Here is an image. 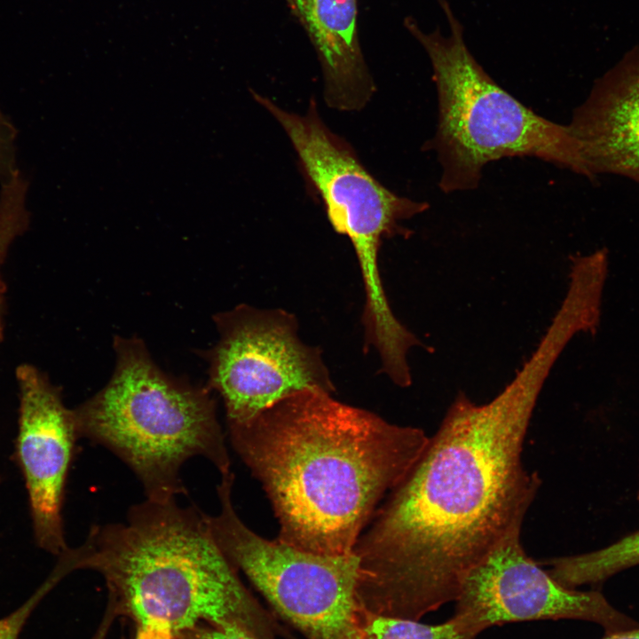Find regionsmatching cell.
Wrapping results in <instances>:
<instances>
[{"mask_svg":"<svg viewBox=\"0 0 639 639\" xmlns=\"http://www.w3.org/2000/svg\"><path fill=\"white\" fill-rule=\"evenodd\" d=\"M116 618L117 615L113 606L109 603H107L102 619L91 639H106L109 629Z\"/></svg>","mask_w":639,"mask_h":639,"instance_id":"ffe728a7","label":"cell"},{"mask_svg":"<svg viewBox=\"0 0 639 639\" xmlns=\"http://www.w3.org/2000/svg\"><path fill=\"white\" fill-rule=\"evenodd\" d=\"M227 430L272 503L277 540L327 556L353 553L379 503L429 441L419 428L319 390L288 395Z\"/></svg>","mask_w":639,"mask_h":639,"instance_id":"7a4b0ae2","label":"cell"},{"mask_svg":"<svg viewBox=\"0 0 639 639\" xmlns=\"http://www.w3.org/2000/svg\"><path fill=\"white\" fill-rule=\"evenodd\" d=\"M17 238L15 231L9 225L0 223V266L6 256V253ZM5 310V286L0 276V343L4 334V320Z\"/></svg>","mask_w":639,"mask_h":639,"instance_id":"ac0fdd59","label":"cell"},{"mask_svg":"<svg viewBox=\"0 0 639 639\" xmlns=\"http://www.w3.org/2000/svg\"><path fill=\"white\" fill-rule=\"evenodd\" d=\"M317 51L324 98L339 111H358L375 87L357 36V0H288Z\"/></svg>","mask_w":639,"mask_h":639,"instance_id":"7c38bea8","label":"cell"},{"mask_svg":"<svg viewBox=\"0 0 639 639\" xmlns=\"http://www.w3.org/2000/svg\"><path fill=\"white\" fill-rule=\"evenodd\" d=\"M363 639H477L464 631L451 618L440 624L387 617L366 610L362 627Z\"/></svg>","mask_w":639,"mask_h":639,"instance_id":"5bb4252c","label":"cell"},{"mask_svg":"<svg viewBox=\"0 0 639 639\" xmlns=\"http://www.w3.org/2000/svg\"><path fill=\"white\" fill-rule=\"evenodd\" d=\"M234 475L221 474L220 510L208 515L212 536L232 564L306 639H363L355 553L327 556L270 540L248 528L232 500Z\"/></svg>","mask_w":639,"mask_h":639,"instance_id":"8992f818","label":"cell"},{"mask_svg":"<svg viewBox=\"0 0 639 639\" xmlns=\"http://www.w3.org/2000/svg\"><path fill=\"white\" fill-rule=\"evenodd\" d=\"M63 579L77 570L99 573L117 617L174 635L207 624L251 639H275L276 624L247 589L215 541L208 515L176 499H146L125 521L91 527L53 568Z\"/></svg>","mask_w":639,"mask_h":639,"instance_id":"3957f363","label":"cell"},{"mask_svg":"<svg viewBox=\"0 0 639 639\" xmlns=\"http://www.w3.org/2000/svg\"><path fill=\"white\" fill-rule=\"evenodd\" d=\"M448 24L424 31L406 20L426 51L438 95V125L428 145L442 167L445 193L477 187L488 162L532 156L594 178L569 125L547 120L500 87L468 48L464 28L448 0H437Z\"/></svg>","mask_w":639,"mask_h":639,"instance_id":"5b68a950","label":"cell"},{"mask_svg":"<svg viewBox=\"0 0 639 639\" xmlns=\"http://www.w3.org/2000/svg\"><path fill=\"white\" fill-rule=\"evenodd\" d=\"M54 587V583L47 578L22 605L0 619V639H19L34 610Z\"/></svg>","mask_w":639,"mask_h":639,"instance_id":"9a60e30c","label":"cell"},{"mask_svg":"<svg viewBox=\"0 0 639 639\" xmlns=\"http://www.w3.org/2000/svg\"><path fill=\"white\" fill-rule=\"evenodd\" d=\"M569 127L594 177L610 173L639 183V47L596 81Z\"/></svg>","mask_w":639,"mask_h":639,"instance_id":"8fae6325","label":"cell"},{"mask_svg":"<svg viewBox=\"0 0 639 639\" xmlns=\"http://www.w3.org/2000/svg\"><path fill=\"white\" fill-rule=\"evenodd\" d=\"M551 369L532 354L491 401L454 398L354 548L367 611L420 620L455 602L470 572L522 528L540 486L523 465V446Z\"/></svg>","mask_w":639,"mask_h":639,"instance_id":"6da1fadb","label":"cell"},{"mask_svg":"<svg viewBox=\"0 0 639 639\" xmlns=\"http://www.w3.org/2000/svg\"><path fill=\"white\" fill-rule=\"evenodd\" d=\"M17 130L0 108V181L10 178L16 168Z\"/></svg>","mask_w":639,"mask_h":639,"instance_id":"2e32d148","label":"cell"},{"mask_svg":"<svg viewBox=\"0 0 639 639\" xmlns=\"http://www.w3.org/2000/svg\"><path fill=\"white\" fill-rule=\"evenodd\" d=\"M135 639H176V637L168 629L143 626L136 627Z\"/></svg>","mask_w":639,"mask_h":639,"instance_id":"d6986e66","label":"cell"},{"mask_svg":"<svg viewBox=\"0 0 639 639\" xmlns=\"http://www.w3.org/2000/svg\"><path fill=\"white\" fill-rule=\"evenodd\" d=\"M175 637L176 639H251L243 634L207 624H201L183 630L177 634Z\"/></svg>","mask_w":639,"mask_h":639,"instance_id":"e0dca14e","label":"cell"},{"mask_svg":"<svg viewBox=\"0 0 639 639\" xmlns=\"http://www.w3.org/2000/svg\"><path fill=\"white\" fill-rule=\"evenodd\" d=\"M548 572L561 584L576 588L596 585L614 574L639 564V531L604 548L548 562Z\"/></svg>","mask_w":639,"mask_h":639,"instance_id":"4fadbf2b","label":"cell"},{"mask_svg":"<svg viewBox=\"0 0 639 639\" xmlns=\"http://www.w3.org/2000/svg\"><path fill=\"white\" fill-rule=\"evenodd\" d=\"M251 94L286 132L334 230L352 244L365 291L362 319L371 325L387 323L393 312L379 271L382 241L407 235L400 222L425 211L428 203L397 195L375 179L350 145L322 122L313 99L306 114H298Z\"/></svg>","mask_w":639,"mask_h":639,"instance_id":"52a82bcc","label":"cell"},{"mask_svg":"<svg viewBox=\"0 0 639 639\" xmlns=\"http://www.w3.org/2000/svg\"><path fill=\"white\" fill-rule=\"evenodd\" d=\"M108 383L73 410L78 438L110 450L134 472L146 499L186 493L180 470L194 456L231 471L225 434L208 391L178 383L154 363L142 343L115 341Z\"/></svg>","mask_w":639,"mask_h":639,"instance_id":"277c9868","label":"cell"},{"mask_svg":"<svg viewBox=\"0 0 639 639\" xmlns=\"http://www.w3.org/2000/svg\"><path fill=\"white\" fill-rule=\"evenodd\" d=\"M216 322L220 339L210 355V386L223 398L227 426L300 390L335 391L321 350L301 340L293 313L241 304Z\"/></svg>","mask_w":639,"mask_h":639,"instance_id":"ba28073f","label":"cell"},{"mask_svg":"<svg viewBox=\"0 0 639 639\" xmlns=\"http://www.w3.org/2000/svg\"><path fill=\"white\" fill-rule=\"evenodd\" d=\"M601 639H639V627L619 632L605 634Z\"/></svg>","mask_w":639,"mask_h":639,"instance_id":"44dd1931","label":"cell"},{"mask_svg":"<svg viewBox=\"0 0 639 639\" xmlns=\"http://www.w3.org/2000/svg\"><path fill=\"white\" fill-rule=\"evenodd\" d=\"M521 528L509 532L468 575L451 617L466 632L510 622L579 619L605 634L639 627L599 591H581L557 581L525 552Z\"/></svg>","mask_w":639,"mask_h":639,"instance_id":"9c48e42d","label":"cell"},{"mask_svg":"<svg viewBox=\"0 0 639 639\" xmlns=\"http://www.w3.org/2000/svg\"><path fill=\"white\" fill-rule=\"evenodd\" d=\"M19 430L15 455L28 494L36 540L59 556L68 547L62 521L67 471L78 438L73 410L36 367L20 365Z\"/></svg>","mask_w":639,"mask_h":639,"instance_id":"30bf717a","label":"cell"}]
</instances>
